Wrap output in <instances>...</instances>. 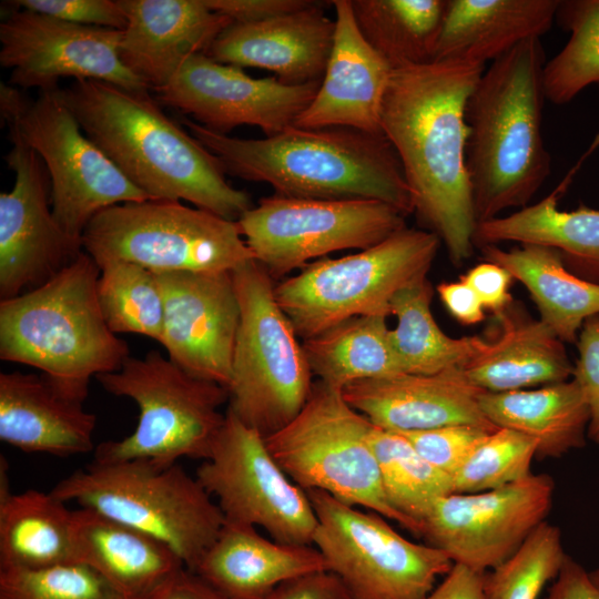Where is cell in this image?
<instances>
[{"label":"cell","instance_id":"obj_24","mask_svg":"<svg viewBox=\"0 0 599 599\" xmlns=\"http://www.w3.org/2000/svg\"><path fill=\"white\" fill-rule=\"evenodd\" d=\"M126 19L120 58L155 91L165 87L183 63L205 53L233 21L204 0H119Z\"/></svg>","mask_w":599,"mask_h":599},{"label":"cell","instance_id":"obj_34","mask_svg":"<svg viewBox=\"0 0 599 599\" xmlns=\"http://www.w3.org/2000/svg\"><path fill=\"white\" fill-rule=\"evenodd\" d=\"M434 288L425 278L399 291L390 303L397 324L389 341L404 374H436L463 368L483 354L489 341L481 336L450 337L436 323L430 304Z\"/></svg>","mask_w":599,"mask_h":599},{"label":"cell","instance_id":"obj_25","mask_svg":"<svg viewBox=\"0 0 599 599\" xmlns=\"http://www.w3.org/2000/svg\"><path fill=\"white\" fill-rule=\"evenodd\" d=\"M43 374L0 373V439L24 453L87 454L97 416Z\"/></svg>","mask_w":599,"mask_h":599},{"label":"cell","instance_id":"obj_15","mask_svg":"<svg viewBox=\"0 0 599 599\" xmlns=\"http://www.w3.org/2000/svg\"><path fill=\"white\" fill-rule=\"evenodd\" d=\"M195 477L225 521L261 527L278 542L313 545L317 518L306 491L274 459L264 437L229 409Z\"/></svg>","mask_w":599,"mask_h":599},{"label":"cell","instance_id":"obj_37","mask_svg":"<svg viewBox=\"0 0 599 599\" xmlns=\"http://www.w3.org/2000/svg\"><path fill=\"white\" fill-rule=\"evenodd\" d=\"M369 444L375 454L389 505L419 537L435 502L454 493L451 476L428 463L400 433L373 424Z\"/></svg>","mask_w":599,"mask_h":599},{"label":"cell","instance_id":"obj_2","mask_svg":"<svg viewBox=\"0 0 599 599\" xmlns=\"http://www.w3.org/2000/svg\"><path fill=\"white\" fill-rule=\"evenodd\" d=\"M61 93L85 135L151 199L187 201L231 221L253 206L245 191L227 183L219 160L148 91L82 79Z\"/></svg>","mask_w":599,"mask_h":599},{"label":"cell","instance_id":"obj_12","mask_svg":"<svg viewBox=\"0 0 599 599\" xmlns=\"http://www.w3.org/2000/svg\"><path fill=\"white\" fill-rule=\"evenodd\" d=\"M0 110L44 163L53 216L70 236L82 241L90 221L106 207L151 199L85 135L60 88L29 100L1 83Z\"/></svg>","mask_w":599,"mask_h":599},{"label":"cell","instance_id":"obj_45","mask_svg":"<svg viewBox=\"0 0 599 599\" xmlns=\"http://www.w3.org/2000/svg\"><path fill=\"white\" fill-rule=\"evenodd\" d=\"M576 345L579 355L571 378L578 383L589 407L587 436L599 445V314L583 322Z\"/></svg>","mask_w":599,"mask_h":599},{"label":"cell","instance_id":"obj_6","mask_svg":"<svg viewBox=\"0 0 599 599\" xmlns=\"http://www.w3.org/2000/svg\"><path fill=\"white\" fill-rule=\"evenodd\" d=\"M51 493L161 540L192 572L225 524L216 501L177 464L93 461Z\"/></svg>","mask_w":599,"mask_h":599},{"label":"cell","instance_id":"obj_39","mask_svg":"<svg viewBox=\"0 0 599 599\" xmlns=\"http://www.w3.org/2000/svg\"><path fill=\"white\" fill-rule=\"evenodd\" d=\"M98 302L114 334L148 336L159 343L163 336L164 303L156 274L125 261L99 265Z\"/></svg>","mask_w":599,"mask_h":599},{"label":"cell","instance_id":"obj_21","mask_svg":"<svg viewBox=\"0 0 599 599\" xmlns=\"http://www.w3.org/2000/svg\"><path fill=\"white\" fill-rule=\"evenodd\" d=\"M329 2L335 10L332 51L314 99L294 125L382 134V106L393 69L361 33L351 0Z\"/></svg>","mask_w":599,"mask_h":599},{"label":"cell","instance_id":"obj_26","mask_svg":"<svg viewBox=\"0 0 599 599\" xmlns=\"http://www.w3.org/2000/svg\"><path fill=\"white\" fill-rule=\"evenodd\" d=\"M74 530L78 561L125 599H155L187 569L166 544L94 510H74Z\"/></svg>","mask_w":599,"mask_h":599},{"label":"cell","instance_id":"obj_50","mask_svg":"<svg viewBox=\"0 0 599 599\" xmlns=\"http://www.w3.org/2000/svg\"><path fill=\"white\" fill-rule=\"evenodd\" d=\"M546 599H599V588L589 572L567 555Z\"/></svg>","mask_w":599,"mask_h":599},{"label":"cell","instance_id":"obj_19","mask_svg":"<svg viewBox=\"0 0 599 599\" xmlns=\"http://www.w3.org/2000/svg\"><path fill=\"white\" fill-rule=\"evenodd\" d=\"M319 84H286L276 77L255 79L242 68L197 53L156 92L163 104L192 115L211 131L227 134L245 124L258 126L270 136L294 125Z\"/></svg>","mask_w":599,"mask_h":599},{"label":"cell","instance_id":"obj_5","mask_svg":"<svg viewBox=\"0 0 599 599\" xmlns=\"http://www.w3.org/2000/svg\"><path fill=\"white\" fill-rule=\"evenodd\" d=\"M97 262L83 250L43 285L0 300V358L37 368L67 395L84 402L92 377L118 370L128 343L101 312Z\"/></svg>","mask_w":599,"mask_h":599},{"label":"cell","instance_id":"obj_33","mask_svg":"<svg viewBox=\"0 0 599 599\" xmlns=\"http://www.w3.org/2000/svg\"><path fill=\"white\" fill-rule=\"evenodd\" d=\"M483 260L507 270L528 291L542 321L565 344H576L583 322L599 314V284L575 275L558 251L521 244L504 250L487 245Z\"/></svg>","mask_w":599,"mask_h":599},{"label":"cell","instance_id":"obj_36","mask_svg":"<svg viewBox=\"0 0 599 599\" xmlns=\"http://www.w3.org/2000/svg\"><path fill=\"white\" fill-rule=\"evenodd\" d=\"M356 24L393 70L434 62L446 0H351Z\"/></svg>","mask_w":599,"mask_h":599},{"label":"cell","instance_id":"obj_16","mask_svg":"<svg viewBox=\"0 0 599 599\" xmlns=\"http://www.w3.org/2000/svg\"><path fill=\"white\" fill-rule=\"evenodd\" d=\"M554 491L551 476L530 474L497 489L446 495L423 520L419 537L454 564L486 572L510 558L546 521Z\"/></svg>","mask_w":599,"mask_h":599},{"label":"cell","instance_id":"obj_51","mask_svg":"<svg viewBox=\"0 0 599 599\" xmlns=\"http://www.w3.org/2000/svg\"><path fill=\"white\" fill-rule=\"evenodd\" d=\"M485 572L454 564L443 582L426 599H485Z\"/></svg>","mask_w":599,"mask_h":599},{"label":"cell","instance_id":"obj_30","mask_svg":"<svg viewBox=\"0 0 599 599\" xmlns=\"http://www.w3.org/2000/svg\"><path fill=\"white\" fill-rule=\"evenodd\" d=\"M569 176L539 202L476 225L475 247L512 242L555 248L568 271L599 284V209L580 204L564 211L559 195Z\"/></svg>","mask_w":599,"mask_h":599},{"label":"cell","instance_id":"obj_11","mask_svg":"<svg viewBox=\"0 0 599 599\" xmlns=\"http://www.w3.org/2000/svg\"><path fill=\"white\" fill-rule=\"evenodd\" d=\"M372 426L347 403L341 388L317 380L301 412L264 439L274 459L303 490L325 491L407 529L386 499L369 444Z\"/></svg>","mask_w":599,"mask_h":599},{"label":"cell","instance_id":"obj_32","mask_svg":"<svg viewBox=\"0 0 599 599\" xmlns=\"http://www.w3.org/2000/svg\"><path fill=\"white\" fill-rule=\"evenodd\" d=\"M51 491L11 494L1 460L0 569L77 564L74 510Z\"/></svg>","mask_w":599,"mask_h":599},{"label":"cell","instance_id":"obj_31","mask_svg":"<svg viewBox=\"0 0 599 599\" xmlns=\"http://www.w3.org/2000/svg\"><path fill=\"white\" fill-rule=\"evenodd\" d=\"M479 404L495 427L535 439L537 459L560 458L586 445L590 412L573 378L530 389L484 392Z\"/></svg>","mask_w":599,"mask_h":599},{"label":"cell","instance_id":"obj_38","mask_svg":"<svg viewBox=\"0 0 599 599\" xmlns=\"http://www.w3.org/2000/svg\"><path fill=\"white\" fill-rule=\"evenodd\" d=\"M555 21L569 39L546 62L544 87L546 99L561 105L589 85L599 87V0H559Z\"/></svg>","mask_w":599,"mask_h":599},{"label":"cell","instance_id":"obj_23","mask_svg":"<svg viewBox=\"0 0 599 599\" xmlns=\"http://www.w3.org/2000/svg\"><path fill=\"white\" fill-rule=\"evenodd\" d=\"M324 6L314 1L272 19L232 23L204 54L224 64L272 71L286 84L322 81L335 33Z\"/></svg>","mask_w":599,"mask_h":599},{"label":"cell","instance_id":"obj_3","mask_svg":"<svg viewBox=\"0 0 599 599\" xmlns=\"http://www.w3.org/2000/svg\"><path fill=\"white\" fill-rule=\"evenodd\" d=\"M180 120L219 160L225 174L270 184L283 196L376 200L405 215L413 213L404 170L383 133L292 125L263 139H240L191 119Z\"/></svg>","mask_w":599,"mask_h":599},{"label":"cell","instance_id":"obj_22","mask_svg":"<svg viewBox=\"0 0 599 599\" xmlns=\"http://www.w3.org/2000/svg\"><path fill=\"white\" fill-rule=\"evenodd\" d=\"M342 392L347 403L374 425L393 432L459 424L498 428L480 408L484 390L473 385L461 368L358 380Z\"/></svg>","mask_w":599,"mask_h":599},{"label":"cell","instance_id":"obj_8","mask_svg":"<svg viewBox=\"0 0 599 599\" xmlns=\"http://www.w3.org/2000/svg\"><path fill=\"white\" fill-rule=\"evenodd\" d=\"M440 243L405 226L355 254L308 263L274 286L276 302L303 341L353 317L389 316L394 296L427 278Z\"/></svg>","mask_w":599,"mask_h":599},{"label":"cell","instance_id":"obj_44","mask_svg":"<svg viewBox=\"0 0 599 599\" xmlns=\"http://www.w3.org/2000/svg\"><path fill=\"white\" fill-rule=\"evenodd\" d=\"M4 4L82 26L124 30L126 19L119 0H18Z\"/></svg>","mask_w":599,"mask_h":599},{"label":"cell","instance_id":"obj_18","mask_svg":"<svg viewBox=\"0 0 599 599\" xmlns=\"http://www.w3.org/2000/svg\"><path fill=\"white\" fill-rule=\"evenodd\" d=\"M4 160L14 184L0 193V298L34 290L72 264L83 251L49 209L50 177L44 163L16 126Z\"/></svg>","mask_w":599,"mask_h":599},{"label":"cell","instance_id":"obj_1","mask_svg":"<svg viewBox=\"0 0 599 599\" xmlns=\"http://www.w3.org/2000/svg\"><path fill=\"white\" fill-rule=\"evenodd\" d=\"M485 69L432 62L393 70L380 113L382 132L404 170L413 213L439 237L457 266L475 248L466 104Z\"/></svg>","mask_w":599,"mask_h":599},{"label":"cell","instance_id":"obj_14","mask_svg":"<svg viewBox=\"0 0 599 599\" xmlns=\"http://www.w3.org/2000/svg\"><path fill=\"white\" fill-rule=\"evenodd\" d=\"M376 200L263 197L237 220L254 260L274 278L343 250H365L406 226Z\"/></svg>","mask_w":599,"mask_h":599},{"label":"cell","instance_id":"obj_53","mask_svg":"<svg viewBox=\"0 0 599 599\" xmlns=\"http://www.w3.org/2000/svg\"><path fill=\"white\" fill-rule=\"evenodd\" d=\"M592 582L599 588V568L589 572Z\"/></svg>","mask_w":599,"mask_h":599},{"label":"cell","instance_id":"obj_49","mask_svg":"<svg viewBox=\"0 0 599 599\" xmlns=\"http://www.w3.org/2000/svg\"><path fill=\"white\" fill-rule=\"evenodd\" d=\"M436 291L445 308L460 324L470 326L485 319L483 304L464 281L441 282Z\"/></svg>","mask_w":599,"mask_h":599},{"label":"cell","instance_id":"obj_52","mask_svg":"<svg viewBox=\"0 0 599 599\" xmlns=\"http://www.w3.org/2000/svg\"><path fill=\"white\" fill-rule=\"evenodd\" d=\"M155 599H229L195 572L189 569L175 579Z\"/></svg>","mask_w":599,"mask_h":599},{"label":"cell","instance_id":"obj_47","mask_svg":"<svg viewBox=\"0 0 599 599\" xmlns=\"http://www.w3.org/2000/svg\"><path fill=\"white\" fill-rule=\"evenodd\" d=\"M262 599H353L334 572L318 570L283 581Z\"/></svg>","mask_w":599,"mask_h":599},{"label":"cell","instance_id":"obj_41","mask_svg":"<svg viewBox=\"0 0 599 599\" xmlns=\"http://www.w3.org/2000/svg\"><path fill=\"white\" fill-rule=\"evenodd\" d=\"M537 455V441L508 428H496L467 456L451 475L457 494L497 489L531 473Z\"/></svg>","mask_w":599,"mask_h":599},{"label":"cell","instance_id":"obj_13","mask_svg":"<svg viewBox=\"0 0 599 599\" xmlns=\"http://www.w3.org/2000/svg\"><path fill=\"white\" fill-rule=\"evenodd\" d=\"M306 494L317 518L313 545L353 599H426L451 569L446 552L408 540L384 516L322 490Z\"/></svg>","mask_w":599,"mask_h":599},{"label":"cell","instance_id":"obj_28","mask_svg":"<svg viewBox=\"0 0 599 599\" xmlns=\"http://www.w3.org/2000/svg\"><path fill=\"white\" fill-rule=\"evenodd\" d=\"M559 0H446L434 62L486 65L519 43L541 38Z\"/></svg>","mask_w":599,"mask_h":599},{"label":"cell","instance_id":"obj_7","mask_svg":"<svg viewBox=\"0 0 599 599\" xmlns=\"http://www.w3.org/2000/svg\"><path fill=\"white\" fill-rule=\"evenodd\" d=\"M97 380L108 393L132 399L139 419L126 437L95 446L93 461L145 459L169 466L209 457L225 419L220 412L230 397L225 387L190 375L158 351L130 356Z\"/></svg>","mask_w":599,"mask_h":599},{"label":"cell","instance_id":"obj_17","mask_svg":"<svg viewBox=\"0 0 599 599\" xmlns=\"http://www.w3.org/2000/svg\"><path fill=\"white\" fill-rule=\"evenodd\" d=\"M16 8V7H14ZM122 30L82 26L16 8L0 23V64L10 84L45 91L62 78L150 89L120 58Z\"/></svg>","mask_w":599,"mask_h":599},{"label":"cell","instance_id":"obj_4","mask_svg":"<svg viewBox=\"0 0 599 599\" xmlns=\"http://www.w3.org/2000/svg\"><path fill=\"white\" fill-rule=\"evenodd\" d=\"M545 50L528 39L484 70L466 104L477 224L528 205L551 172L542 134Z\"/></svg>","mask_w":599,"mask_h":599},{"label":"cell","instance_id":"obj_43","mask_svg":"<svg viewBox=\"0 0 599 599\" xmlns=\"http://www.w3.org/2000/svg\"><path fill=\"white\" fill-rule=\"evenodd\" d=\"M490 432L493 430L459 424L398 433L403 434L428 463L451 476Z\"/></svg>","mask_w":599,"mask_h":599},{"label":"cell","instance_id":"obj_10","mask_svg":"<svg viewBox=\"0 0 599 599\" xmlns=\"http://www.w3.org/2000/svg\"><path fill=\"white\" fill-rule=\"evenodd\" d=\"M82 246L98 265L125 261L154 273L233 272L255 261L237 221L173 200L102 210L85 227Z\"/></svg>","mask_w":599,"mask_h":599},{"label":"cell","instance_id":"obj_20","mask_svg":"<svg viewBox=\"0 0 599 599\" xmlns=\"http://www.w3.org/2000/svg\"><path fill=\"white\" fill-rule=\"evenodd\" d=\"M164 303L160 342L190 375L226 389L240 323L233 272L155 273Z\"/></svg>","mask_w":599,"mask_h":599},{"label":"cell","instance_id":"obj_40","mask_svg":"<svg viewBox=\"0 0 599 599\" xmlns=\"http://www.w3.org/2000/svg\"><path fill=\"white\" fill-rule=\"evenodd\" d=\"M566 556L560 529L544 521L510 558L485 572V599H538Z\"/></svg>","mask_w":599,"mask_h":599},{"label":"cell","instance_id":"obj_46","mask_svg":"<svg viewBox=\"0 0 599 599\" xmlns=\"http://www.w3.org/2000/svg\"><path fill=\"white\" fill-rule=\"evenodd\" d=\"M475 292L485 309L498 315L512 302L509 293L511 274L495 263L484 261L460 277Z\"/></svg>","mask_w":599,"mask_h":599},{"label":"cell","instance_id":"obj_42","mask_svg":"<svg viewBox=\"0 0 599 599\" xmlns=\"http://www.w3.org/2000/svg\"><path fill=\"white\" fill-rule=\"evenodd\" d=\"M0 599H125L84 564L0 569Z\"/></svg>","mask_w":599,"mask_h":599},{"label":"cell","instance_id":"obj_9","mask_svg":"<svg viewBox=\"0 0 599 599\" xmlns=\"http://www.w3.org/2000/svg\"><path fill=\"white\" fill-rule=\"evenodd\" d=\"M240 323L229 407L264 438L286 426L313 388L303 345L274 295L273 278L252 261L235 271Z\"/></svg>","mask_w":599,"mask_h":599},{"label":"cell","instance_id":"obj_35","mask_svg":"<svg viewBox=\"0 0 599 599\" xmlns=\"http://www.w3.org/2000/svg\"><path fill=\"white\" fill-rule=\"evenodd\" d=\"M387 316H357L304 339L303 349L319 382L348 384L404 374L389 341Z\"/></svg>","mask_w":599,"mask_h":599},{"label":"cell","instance_id":"obj_27","mask_svg":"<svg viewBox=\"0 0 599 599\" xmlns=\"http://www.w3.org/2000/svg\"><path fill=\"white\" fill-rule=\"evenodd\" d=\"M327 570L316 547L266 539L255 527L225 521L194 572L229 599H262L294 577Z\"/></svg>","mask_w":599,"mask_h":599},{"label":"cell","instance_id":"obj_29","mask_svg":"<svg viewBox=\"0 0 599 599\" xmlns=\"http://www.w3.org/2000/svg\"><path fill=\"white\" fill-rule=\"evenodd\" d=\"M495 316L500 325L498 337L461 368L473 385L484 392L506 393L572 377L565 343L542 321L529 317L515 301Z\"/></svg>","mask_w":599,"mask_h":599},{"label":"cell","instance_id":"obj_48","mask_svg":"<svg viewBox=\"0 0 599 599\" xmlns=\"http://www.w3.org/2000/svg\"><path fill=\"white\" fill-rule=\"evenodd\" d=\"M314 0H204L213 11L229 17L233 23L272 19L311 6Z\"/></svg>","mask_w":599,"mask_h":599}]
</instances>
